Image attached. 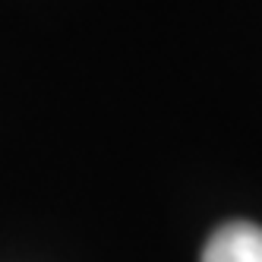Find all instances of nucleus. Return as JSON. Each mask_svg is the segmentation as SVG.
Returning a JSON list of instances; mask_svg holds the SVG:
<instances>
[{
  "label": "nucleus",
  "mask_w": 262,
  "mask_h": 262,
  "mask_svg": "<svg viewBox=\"0 0 262 262\" xmlns=\"http://www.w3.org/2000/svg\"><path fill=\"white\" fill-rule=\"evenodd\" d=\"M202 262H262V228L250 221L224 224L205 243Z\"/></svg>",
  "instance_id": "obj_1"
}]
</instances>
